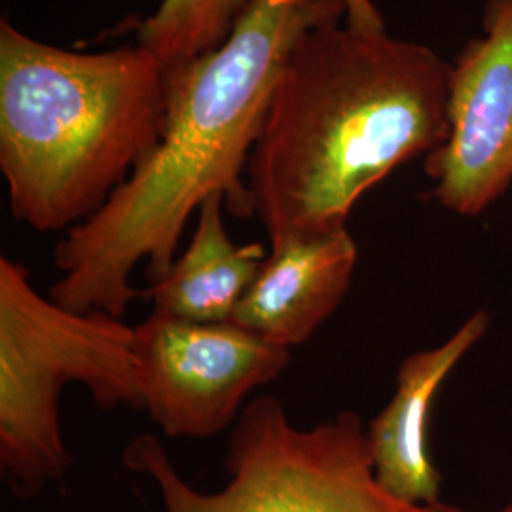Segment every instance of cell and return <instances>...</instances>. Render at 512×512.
Masks as SVG:
<instances>
[{
  "mask_svg": "<svg viewBox=\"0 0 512 512\" xmlns=\"http://www.w3.org/2000/svg\"><path fill=\"white\" fill-rule=\"evenodd\" d=\"M429 198L476 219L512 190V0H486L482 35L452 63L448 133L425 156Z\"/></svg>",
  "mask_w": 512,
  "mask_h": 512,
  "instance_id": "52a82bcc",
  "label": "cell"
},
{
  "mask_svg": "<svg viewBox=\"0 0 512 512\" xmlns=\"http://www.w3.org/2000/svg\"><path fill=\"white\" fill-rule=\"evenodd\" d=\"M357 262L348 228L272 245L230 323L275 346L304 344L346 298Z\"/></svg>",
  "mask_w": 512,
  "mask_h": 512,
  "instance_id": "9c48e42d",
  "label": "cell"
},
{
  "mask_svg": "<svg viewBox=\"0 0 512 512\" xmlns=\"http://www.w3.org/2000/svg\"><path fill=\"white\" fill-rule=\"evenodd\" d=\"M258 0H162L137 25L145 46L173 73L220 48Z\"/></svg>",
  "mask_w": 512,
  "mask_h": 512,
  "instance_id": "8fae6325",
  "label": "cell"
},
{
  "mask_svg": "<svg viewBox=\"0 0 512 512\" xmlns=\"http://www.w3.org/2000/svg\"><path fill=\"white\" fill-rule=\"evenodd\" d=\"M346 21L361 29H384V19L372 0H344Z\"/></svg>",
  "mask_w": 512,
  "mask_h": 512,
  "instance_id": "7c38bea8",
  "label": "cell"
},
{
  "mask_svg": "<svg viewBox=\"0 0 512 512\" xmlns=\"http://www.w3.org/2000/svg\"><path fill=\"white\" fill-rule=\"evenodd\" d=\"M141 408L169 437H213L238 420L243 399L291 363L236 323H196L152 311L135 327Z\"/></svg>",
  "mask_w": 512,
  "mask_h": 512,
  "instance_id": "8992f818",
  "label": "cell"
},
{
  "mask_svg": "<svg viewBox=\"0 0 512 512\" xmlns=\"http://www.w3.org/2000/svg\"><path fill=\"white\" fill-rule=\"evenodd\" d=\"M490 325V313L475 310L442 344L410 353L399 366L391 401L366 427L374 475L391 497L416 507L440 503L442 478L427 448L429 414L446 378Z\"/></svg>",
  "mask_w": 512,
  "mask_h": 512,
  "instance_id": "ba28073f",
  "label": "cell"
},
{
  "mask_svg": "<svg viewBox=\"0 0 512 512\" xmlns=\"http://www.w3.org/2000/svg\"><path fill=\"white\" fill-rule=\"evenodd\" d=\"M452 63L433 48L346 18L308 29L275 88L247 169L270 247L346 228L395 169L448 133Z\"/></svg>",
  "mask_w": 512,
  "mask_h": 512,
  "instance_id": "7a4b0ae2",
  "label": "cell"
},
{
  "mask_svg": "<svg viewBox=\"0 0 512 512\" xmlns=\"http://www.w3.org/2000/svg\"><path fill=\"white\" fill-rule=\"evenodd\" d=\"M67 384L86 385L109 410L141 408L135 327L109 311H74L42 296L29 270L0 258V471L21 499L69 471L59 425Z\"/></svg>",
  "mask_w": 512,
  "mask_h": 512,
  "instance_id": "277c9868",
  "label": "cell"
},
{
  "mask_svg": "<svg viewBox=\"0 0 512 512\" xmlns=\"http://www.w3.org/2000/svg\"><path fill=\"white\" fill-rule=\"evenodd\" d=\"M122 463L154 482L165 512H465L442 501L416 507L387 494L357 412L342 410L304 429L274 395L241 410L224 461L230 480L220 492L192 488L150 433L129 440Z\"/></svg>",
  "mask_w": 512,
  "mask_h": 512,
  "instance_id": "5b68a950",
  "label": "cell"
},
{
  "mask_svg": "<svg viewBox=\"0 0 512 512\" xmlns=\"http://www.w3.org/2000/svg\"><path fill=\"white\" fill-rule=\"evenodd\" d=\"M171 71L141 44L73 52L0 21V171L14 219L69 232L164 135Z\"/></svg>",
  "mask_w": 512,
  "mask_h": 512,
  "instance_id": "3957f363",
  "label": "cell"
},
{
  "mask_svg": "<svg viewBox=\"0 0 512 512\" xmlns=\"http://www.w3.org/2000/svg\"><path fill=\"white\" fill-rule=\"evenodd\" d=\"M338 18L344 0H258L220 48L173 71L158 147L57 243L61 277L48 296L69 310L122 317L141 294L129 283L133 270L145 264L150 283L165 277L188 220L209 198L251 217L245 173L287 59L308 29Z\"/></svg>",
  "mask_w": 512,
  "mask_h": 512,
  "instance_id": "6da1fadb",
  "label": "cell"
},
{
  "mask_svg": "<svg viewBox=\"0 0 512 512\" xmlns=\"http://www.w3.org/2000/svg\"><path fill=\"white\" fill-rule=\"evenodd\" d=\"M494 512H512V503H509V505H505V507H501V509H497V511Z\"/></svg>",
  "mask_w": 512,
  "mask_h": 512,
  "instance_id": "4fadbf2b",
  "label": "cell"
},
{
  "mask_svg": "<svg viewBox=\"0 0 512 512\" xmlns=\"http://www.w3.org/2000/svg\"><path fill=\"white\" fill-rule=\"evenodd\" d=\"M224 203L222 196H213L200 207L190 245L147 291L154 311L196 323L232 321L268 253L262 243L236 245L230 239Z\"/></svg>",
  "mask_w": 512,
  "mask_h": 512,
  "instance_id": "30bf717a",
  "label": "cell"
}]
</instances>
